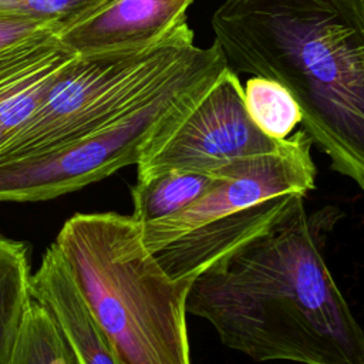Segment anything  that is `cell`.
<instances>
[{
    "instance_id": "obj_1",
    "label": "cell",
    "mask_w": 364,
    "mask_h": 364,
    "mask_svg": "<svg viewBox=\"0 0 364 364\" xmlns=\"http://www.w3.org/2000/svg\"><path fill=\"white\" fill-rule=\"evenodd\" d=\"M304 195L263 232L203 270L186 311L256 361L364 364V331L333 279Z\"/></svg>"
},
{
    "instance_id": "obj_2",
    "label": "cell",
    "mask_w": 364,
    "mask_h": 364,
    "mask_svg": "<svg viewBox=\"0 0 364 364\" xmlns=\"http://www.w3.org/2000/svg\"><path fill=\"white\" fill-rule=\"evenodd\" d=\"M228 64L282 84L331 168L364 189V0H223Z\"/></svg>"
},
{
    "instance_id": "obj_3",
    "label": "cell",
    "mask_w": 364,
    "mask_h": 364,
    "mask_svg": "<svg viewBox=\"0 0 364 364\" xmlns=\"http://www.w3.org/2000/svg\"><path fill=\"white\" fill-rule=\"evenodd\" d=\"M55 245L118 364H191L186 297L145 247L141 226L117 212L75 213Z\"/></svg>"
},
{
    "instance_id": "obj_4",
    "label": "cell",
    "mask_w": 364,
    "mask_h": 364,
    "mask_svg": "<svg viewBox=\"0 0 364 364\" xmlns=\"http://www.w3.org/2000/svg\"><path fill=\"white\" fill-rule=\"evenodd\" d=\"M311 142L304 129L297 131L276 149L219 171L212 188L181 213L141 226L145 247L172 279L193 282L270 226L297 195L314 189Z\"/></svg>"
},
{
    "instance_id": "obj_5",
    "label": "cell",
    "mask_w": 364,
    "mask_h": 364,
    "mask_svg": "<svg viewBox=\"0 0 364 364\" xmlns=\"http://www.w3.org/2000/svg\"><path fill=\"white\" fill-rule=\"evenodd\" d=\"M216 41L193 47L155 90L101 131L54 151L0 164V202L47 200L136 165L145 144L228 67Z\"/></svg>"
},
{
    "instance_id": "obj_6",
    "label": "cell",
    "mask_w": 364,
    "mask_h": 364,
    "mask_svg": "<svg viewBox=\"0 0 364 364\" xmlns=\"http://www.w3.org/2000/svg\"><path fill=\"white\" fill-rule=\"evenodd\" d=\"M193 47L186 21L149 48L77 55L50 84L27 127L0 154V164L54 151L115 122Z\"/></svg>"
},
{
    "instance_id": "obj_7",
    "label": "cell",
    "mask_w": 364,
    "mask_h": 364,
    "mask_svg": "<svg viewBox=\"0 0 364 364\" xmlns=\"http://www.w3.org/2000/svg\"><path fill=\"white\" fill-rule=\"evenodd\" d=\"M280 141L252 121L239 77L228 65L188 108L151 136L136 162V176L166 171L218 173L240 159L276 149Z\"/></svg>"
},
{
    "instance_id": "obj_8",
    "label": "cell",
    "mask_w": 364,
    "mask_h": 364,
    "mask_svg": "<svg viewBox=\"0 0 364 364\" xmlns=\"http://www.w3.org/2000/svg\"><path fill=\"white\" fill-rule=\"evenodd\" d=\"M193 0H102L57 33L77 55L144 50L186 23Z\"/></svg>"
},
{
    "instance_id": "obj_9",
    "label": "cell",
    "mask_w": 364,
    "mask_h": 364,
    "mask_svg": "<svg viewBox=\"0 0 364 364\" xmlns=\"http://www.w3.org/2000/svg\"><path fill=\"white\" fill-rule=\"evenodd\" d=\"M75 57L57 33L0 51V154L27 127L50 84Z\"/></svg>"
},
{
    "instance_id": "obj_10",
    "label": "cell",
    "mask_w": 364,
    "mask_h": 364,
    "mask_svg": "<svg viewBox=\"0 0 364 364\" xmlns=\"http://www.w3.org/2000/svg\"><path fill=\"white\" fill-rule=\"evenodd\" d=\"M30 293L48 311L81 364H118L55 242L31 274Z\"/></svg>"
},
{
    "instance_id": "obj_11",
    "label": "cell",
    "mask_w": 364,
    "mask_h": 364,
    "mask_svg": "<svg viewBox=\"0 0 364 364\" xmlns=\"http://www.w3.org/2000/svg\"><path fill=\"white\" fill-rule=\"evenodd\" d=\"M220 173L166 171L134 185L132 218L139 226L172 218L199 199L218 181Z\"/></svg>"
},
{
    "instance_id": "obj_12",
    "label": "cell",
    "mask_w": 364,
    "mask_h": 364,
    "mask_svg": "<svg viewBox=\"0 0 364 364\" xmlns=\"http://www.w3.org/2000/svg\"><path fill=\"white\" fill-rule=\"evenodd\" d=\"M31 246L0 233V364H9L31 301Z\"/></svg>"
},
{
    "instance_id": "obj_13",
    "label": "cell",
    "mask_w": 364,
    "mask_h": 364,
    "mask_svg": "<svg viewBox=\"0 0 364 364\" xmlns=\"http://www.w3.org/2000/svg\"><path fill=\"white\" fill-rule=\"evenodd\" d=\"M9 364H81L48 311L31 297Z\"/></svg>"
},
{
    "instance_id": "obj_14",
    "label": "cell",
    "mask_w": 364,
    "mask_h": 364,
    "mask_svg": "<svg viewBox=\"0 0 364 364\" xmlns=\"http://www.w3.org/2000/svg\"><path fill=\"white\" fill-rule=\"evenodd\" d=\"M246 109L256 127L273 139H284L297 124L301 112L291 94L277 81L253 75L243 88Z\"/></svg>"
},
{
    "instance_id": "obj_15",
    "label": "cell",
    "mask_w": 364,
    "mask_h": 364,
    "mask_svg": "<svg viewBox=\"0 0 364 364\" xmlns=\"http://www.w3.org/2000/svg\"><path fill=\"white\" fill-rule=\"evenodd\" d=\"M102 0H0V17L26 18L64 28Z\"/></svg>"
},
{
    "instance_id": "obj_16",
    "label": "cell",
    "mask_w": 364,
    "mask_h": 364,
    "mask_svg": "<svg viewBox=\"0 0 364 364\" xmlns=\"http://www.w3.org/2000/svg\"><path fill=\"white\" fill-rule=\"evenodd\" d=\"M60 30L61 28L40 21L0 17V51L44 34L58 33Z\"/></svg>"
}]
</instances>
